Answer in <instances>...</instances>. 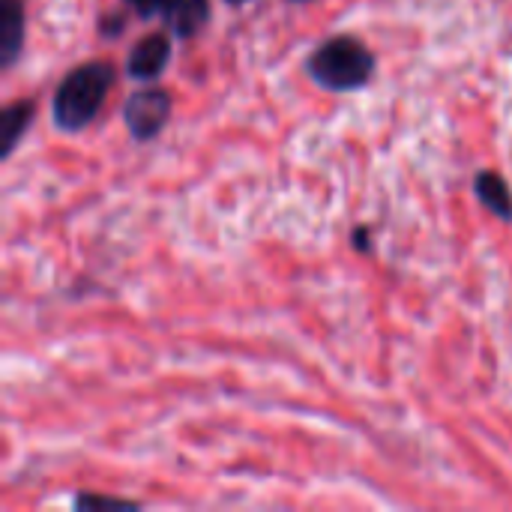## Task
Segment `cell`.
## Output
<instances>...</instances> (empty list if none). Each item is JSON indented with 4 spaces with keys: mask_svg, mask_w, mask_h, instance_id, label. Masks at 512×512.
I'll use <instances>...</instances> for the list:
<instances>
[{
    "mask_svg": "<svg viewBox=\"0 0 512 512\" xmlns=\"http://www.w3.org/2000/svg\"><path fill=\"white\" fill-rule=\"evenodd\" d=\"M114 78L117 72L105 60H93V63L72 69L54 93V123L63 132L84 129L105 105Z\"/></svg>",
    "mask_w": 512,
    "mask_h": 512,
    "instance_id": "obj_1",
    "label": "cell"
},
{
    "mask_svg": "<svg viewBox=\"0 0 512 512\" xmlns=\"http://www.w3.org/2000/svg\"><path fill=\"white\" fill-rule=\"evenodd\" d=\"M306 69L318 87L348 93V90H360L369 84V78L375 75V57L360 39L336 36L324 42L318 51H312Z\"/></svg>",
    "mask_w": 512,
    "mask_h": 512,
    "instance_id": "obj_2",
    "label": "cell"
},
{
    "mask_svg": "<svg viewBox=\"0 0 512 512\" xmlns=\"http://www.w3.org/2000/svg\"><path fill=\"white\" fill-rule=\"evenodd\" d=\"M171 117V96L162 87L135 90L123 105V123L135 141H150Z\"/></svg>",
    "mask_w": 512,
    "mask_h": 512,
    "instance_id": "obj_3",
    "label": "cell"
},
{
    "mask_svg": "<svg viewBox=\"0 0 512 512\" xmlns=\"http://www.w3.org/2000/svg\"><path fill=\"white\" fill-rule=\"evenodd\" d=\"M168 60H171V39L165 33H153L132 48L126 72L135 81H153L165 72Z\"/></svg>",
    "mask_w": 512,
    "mask_h": 512,
    "instance_id": "obj_4",
    "label": "cell"
},
{
    "mask_svg": "<svg viewBox=\"0 0 512 512\" xmlns=\"http://www.w3.org/2000/svg\"><path fill=\"white\" fill-rule=\"evenodd\" d=\"M24 48V3L0 0V63L9 69Z\"/></svg>",
    "mask_w": 512,
    "mask_h": 512,
    "instance_id": "obj_5",
    "label": "cell"
},
{
    "mask_svg": "<svg viewBox=\"0 0 512 512\" xmlns=\"http://www.w3.org/2000/svg\"><path fill=\"white\" fill-rule=\"evenodd\" d=\"M33 114H36V108L30 99H18L3 108V114H0V156L3 159H9L15 153L18 141L24 138V132L33 123Z\"/></svg>",
    "mask_w": 512,
    "mask_h": 512,
    "instance_id": "obj_6",
    "label": "cell"
},
{
    "mask_svg": "<svg viewBox=\"0 0 512 512\" xmlns=\"http://www.w3.org/2000/svg\"><path fill=\"white\" fill-rule=\"evenodd\" d=\"M165 24L174 36L186 39L192 33H198L210 15V0H168L165 6Z\"/></svg>",
    "mask_w": 512,
    "mask_h": 512,
    "instance_id": "obj_7",
    "label": "cell"
},
{
    "mask_svg": "<svg viewBox=\"0 0 512 512\" xmlns=\"http://www.w3.org/2000/svg\"><path fill=\"white\" fill-rule=\"evenodd\" d=\"M474 195L480 198V204L495 213L498 219L512 222V189L507 186V180L495 171H480L474 177Z\"/></svg>",
    "mask_w": 512,
    "mask_h": 512,
    "instance_id": "obj_8",
    "label": "cell"
},
{
    "mask_svg": "<svg viewBox=\"0 0 512 512\" xmlns=\"http://www.w3.org/2000/svg\"><path fill=\"white\" fill-rule=\"evenodd\" d=\"M138 504L123 498H102V495H78L75 510H135Z\"/></svg>",
    "mask_w": 512,
    "mask_h": 512,
    "instance_id": "obj_9",
    "label": "cell"
},
{
    "mask_svg": "<svg viewBox=\"0 0 512 512\" xmlns=\"http://www.w3.org/2000/svg\"><path fill=\"white\" fill-rule=\"evenodd\" d=\"M138 15H156V12H165L168 0H126Z\"/></svg>",
    "mask_w": 512,
    "mask_h": 512,
    "instance_id": "obj_10",
    "label": "cell"
},
{
    "mask_svg": "<svg viewBox=\"0 0 512 512\" xmlns=\"http://www.w3.org/2000/svg\"><path fill=\"white\" fill-rule=\"evenodd\" d=\"M351 243H354L357 252H369V249H372V246H369V231H366V228H357V231L351 234Z\"/></svg>",
    "mask_w": 512,
    "mask_h": 512,
    "instance_id": "obj_11",
    "label": "cell"
},
{
    "mask_svg": "<svg viewBox=\"0 0 512 512\" xmlns=\"http://www.w3.org/2000/svg\"><path fill=\"white\" fill-rule=\"evenodd\" d=\"M225 3H231V6H240V3H249V0H225Z\"/></svg>",
    "mask_w": 512,
    "mask_h": 512,
    "instance_id": "obj_12",
    "label": "cell"
},
{
    "mask_svg": "<svg viewBox=\"0 0 512 512\" xmlns=\"http://www.w3.org/2000/svg\"><path fill=\"white\" fill-rule=\"evenodd\" d=\"M297 3H303V0H297Z\"/></svg>",
    "mask_w": 512,
    "mask_h": 512,
    "instance_id": "obj_13",
    "label": "cell"
}]
</instances>
